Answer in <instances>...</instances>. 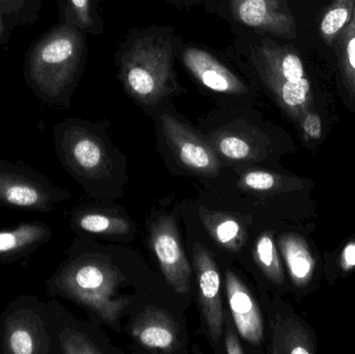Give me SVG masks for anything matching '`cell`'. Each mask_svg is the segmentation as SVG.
<instances>
[{
  "mask_svg": "<svg viewBox=\"0 0 355 354\" xmlns=\"http://www.w3.org/2000/svg\"><path fill=\"white\" fill-rule=\"evenodd\" d=\"M71 227L76 232L98 235H123L130 231V224L124 218L89 208L73 212Z\"/></svg>",
  "mask_w": 355,
  "mask_h": 354,
  "instance_id": "cell-16",
  "label": "cell"
},
{
  "mask_svg": "<svg viewBox=\"0 0 355 354\" xmlns=\"http://www.w3.org/2000/svg\"><path fill=\"white\" fill-rule=\"evenodd\" d=\"M68 24L92 35L103 31V22L98 14L95 0H68Z\"/></svg>",
  "mask_w": 355,
  "mask_h": 354,
  "instance_id": "cell-18",
  "label": "cell"
},
{
  "mask_svg": "<svg viewBox=\"0 0 355 354\" xmlns=\"http://www.w3.org/2000/svg\"><path fill=\"white\" fill-rule=\"evenodd\" d=\"M225 351L229 354H242L244 353L243 348L240 344L239 340L235 334L230 330L225 336Z\"/></svg>",
  "mask_w": 355,
  "mask_h": 354,
  "instance_id": "cell-26",
  "label": "cell"
},
{
  "mask_svg": "<svg viewBox=\"0 0 355 354\" xmlns=\"http://www.w3.org/2000/svg\"><path fill=\"white\" fill-rule=\"evenodd\" d=\"M149 112L156 118L168 147L185 168L206 176L218 174L220 166L214 148L208 139L179 118L171 102Z\"/></svg>",
  "mask_w": 355,
  "mask_h": 354,
  "instance_id": "cell-8",
  "label": "cell"
},
{
  "mask_svg": "<svg viewBox=\"0 0 355 354\" xmlns=\"http://www.w3.org/2000/svg\"><path fill=\"white\" fill-rule=\"evenodd\" d=\"M200 215L205 228L217 245L238 251L245 242V230L233 216L200 208Z\"/></svg>",
  "mask_w": 355,
  "mask_h": 354,
  "instance_id": "cell-15",
  "label": "cell"
},
{
  "mask_svg": "<svg viewBox=\"0 0 355 354\" xmlns=\"http://www.w3.org/2000/svg\"><path fill=\"white\" fill-rule=\"evenodd\" d=\"M225 289L230 310L240 336L250 344H260L264 337L260 309L245 285L232 270L225 272Z\"/></svg>",
  "mask_w": 355,
  "mask_h": 354,
  "instance_id": "cell-11",
  "label": "cell"
},
{
  "mask_svg": "<svg viewBox=\"0 0 355 354\" xmlns=\"http://www.w3.org/2000/svg\"><path fill=\"white\" fill-rule=\"evenodd\" d=\"M340 267L343 272H352L355 268V241L347 243L342 249L341 258H340Z\"/></svg>",
  "mask_w": 355,
  "mask_h": 354,
  "instance_id": "cell-25",
  "label": "cell"
},
{
  "mask_svg": "<svg viewBox=\"0 0 355 354\" xmlns=\"http://www.w3.org/2000/svg\"><path fill=\"white\" fill-rule=\"evenodd\" d=\"M71 197L43 172L22 162L0 159V206L37 213H50Z\"/></svg>",
  "mask_w": 355,
  "mask_h": 354,
  "instance_id": "cell-7",
  "label": "cell"
},
{
  "mask_svg": "<svg viewBox=\"0 0 355 354\" xmlns=\"http://www.w3.org/2000/svg\"><path fill=\"white\" fill-rule=\"evenodd\" d=\"M69 257L45 281L52 297H62L96 314L103 321L116 324L128 299L119 297L120 276L112 265L95 254L80 251L75 243Z\"/></svg>",
  "mask_w": 355,
  "mask_h": 354,
  "instance_id": "cell-2",
  "label": "cell"
},
{
  "mask_svg": "<svg viewBox=\"0 0 355 354\" xmlns=\"http://www.w3.org/2000/svg\"><path fill=\"white\" fill-rule=\"evenodd\" d=\"M348 55H349L350 64L355 68V37L350 41L348 46Z\"/></svg>",
  "mask_w": 355,
  "mask_h": 354,
  "instance_id": "cell-28",
  "label": "cell"
},
{
  "mask_svg": "<svg viewBox=\"0 0 355 354\" xmlns=\"http://www.w3.org/2000/svg\"><path fill=\"white\" fill-rule=\"evenodd\" d=\"M304 131L309 139H318L322 134V125L321 120L317 114H310L304 121Z\"/></svg>",
  "mask_w": 355,
  "mask_h": 354,
  "instance_id": "cell-24",
  "label": "cell"
},
{
  "mask_svg": "<svg viewBox=\"0 0 355 354\" xmlns=\"http://www.w3.org/2000/svg\"><path fill=\"white\" fill-rule=\"evenodd\" d=\"M310 85L306 79L298 81H288L282 89V101L289 107H297L306 102Z\"/></svg>",
  "mask_w": 355,
  "mask_h": 354,
  "instance_id": "cell-21",
  "label": "cell"
},
{
  "mask_svg": "<svg viewBox=\"0 0 355 354\" xmlns=\"http://www.w3.org/2000/svg\"><path fill=\"white\" fill-rule=\"evenodd\" d=\"M348 14L345 8H335L323 19L321 29L324 35H334L343 27L347 21Z\"/></svg>",
  "mask_w": 355,
  "mask_h": 354,
  "instance_id": "cell-23",
  "label": "cell"
},
{
  "mask_svg": "<svg viewBox=\"0 0 355 354\" xmlns=\"http://www.w3.org/2000/svg\"><path fill=\"white\" fill-rule=\"evenodd\" d=\"M53 238V230L42 220H27L0 229V264H12L35 254Z\"/></svg>",
  "mask_w": 355,
  "mask_h": 354,
  "instance_id": "cell-12",
  "label": "cell"
},
{
  "mask_svg": "<svg viewBox=\"0 0 355 354\" xmlns=\"http://www.w3.org/2000/svg\"><path fill=\"white\" fill-rule=\"evenodd\" d=\"M279 249L292 283L298 288H308L316 276L317 264L306 239L297 234H284Z\"/></svg>",
  "mask_w": 355,
  "mask_h": 354,
  "instance_id": "cell-14",
  "label": "cell"
},
{
  "mask_svg": "<svg viewBox=\"0 0 355 354\" xmlns=\"http://www.w3.org/2000/svg\"><path fill=\"white\" fill-rule=\"evenodd\" d=\"M178 58L200 91L218 103L250 105L254 101L256 91L248 75L231 66L213 50L182 39Z\"/></svg>",
  "mask_w": 355,
  "mask_h": 354,
  "instance_id": "cell-4",
  "label": "cell"
},
{
  "mask_svg": "<svg viewBox=\"0 0 355 354\" xmlns=\"http://www.w3.org/2000/svg\"><path fill=\"white\" fill-rule=\"evenodd\" d=\"M85 33L70 24L62 25L35 47L31 57L33 82L50 100L71 93L79 78L87 56Z\"/></svg>",
  "mask_w": 355,
  "mask_h": 354,
  "instance_id": "cell-3",
  "label": "cell"
},
{
  "mask_svg": "<svg viewBox=\"0 0 355 354\" xmlns=\"http://www.w3.org/2000/svg\"><path fill=\"white\" fill-rule=\"evenodd\" d=\"M132 335L139 344L152 351L173 353L179 347L176 322L166 312L156 308H148L137 317Z\"/></svg>",
  "mask_w": 355,
  "mask_h": 354,
  "instance_id": "cell-13",
  "label": "cell"
},
{
  "mask_svg": "<svg viewBox=\"0 0 355 354\" xmlns=\"http://www.w3.org/2000/svg\"><path fill=\"white\" fill-rule=\"evenodd\" d=\"M168 3L174 4L179 8H189L192 6H200L206 3L208 0H164Z\"/></svg>",
  "mask_w": 355,
  "mask_h": 354,
  "instance_id": "cell-27",
  "label": "cell"
},
{
  "mask_svg": "<svg viewBox=\"0 0 355 354\" xmlns=\"http://www.w3.org/2000/svg\"><path fill=\"white\" fill-rule=\"evenodd\" d=\"M151 245L166 282L179 294L190 290L191 268L180 242L176 222L162 216L152 224Z\"/></svg>",
  "mask_w": 355,
  "mask_h": 354,
  "instance_id": "cell-9",
  "label": "cell"
},
{
  "mask_svg": "<svg viewBox=\"0 0 355 354\" xmlns=\"http://www.w3.org/2000/svg\"><path fill=\"white\" fill-rule=\"evenodd\" d=\"M279 184V177L265 170H250L242 175L239 185L252 191H269Z\"/></svg>",
  "mask_w": 355,
  "mask_h": 354,
  "instance_id": "cell-20",
  "label": "cell"
},
{
  "mask_svg": "<svg viewBox=\"0 0 355 354\" xmlns=\"http://www.w3.org/2000/svg\"><path fill=\"white\" fill-rule=\"evenodd\" d=\"M311 347L306 333L296 324H286L275 330V353L310 354L314 353V348Z\"/></svg>",
  "mask_w": 355,
  "mask_h": 354,
  "instance_id": "cell-19",
  "label": "cell"
},
{
  "mask_svg": "<svg viewBox=\"0 0 355 354\" xmlns=\"http://www.w3.org/2000/svg\"><path fill=\"white\" fill-rule=\"evenodd\" d=\"M193 258L202 317L209 335L217 342L223 335V326L220 274L212 256L200 243L193 247Z\"/></svg>",
  "mask_w": 355,
  "mask_h": 354,
  "instance_id": "cell-10",
  "label": "cell"
},
{
  "mask_svg": "<svg viewBox=\"0 0 355 354\" xmlns=\"http://www.w3.org/2000/svg\"><path fill=\"white\" fill-rule=\"evenodd\" d=\"M49 303L35 295H20L0 315V353L52 354Z\"/></svg>",
  "mask_w": 355,
  "mask_h": 354,
  "instance_id": "cell-5",
  "label": "cell"
},
{
  "mask_svg": "<svg viewBox=\"0 0 355 354\" xmlns=\"http://www.w3.org/2000/svg\"><path fill=\"white\" fill-rule=\"evenodd\" d=\"M254 260L259 267L266 274L269 280L277 285H282L285 280L281 260L272 236L268 233L261 235L254 249Z\"/></svg>",
  "mask_w": 355,
  "mask_h": 354,
  "instance_id": "cell-17",
  "label": "cell"
},
{
  "mask_svg": "<svg viewBox=\"0 0 355 354\" xmlns=\"http://www.w3.org/2000/svg\"><path fill=\"white\" fill-rule=\"evenodd\" d=\"M53 141L60 164L83 185L107 174V150L93 125L76 118L64 121L54 127Z\"/></svg>",
  "mask_w": 355,
  "mask_h": 354,
  "instance_id": "cell-6",
  "label": "cell"
},
{
  "mask_svg": "<svg viewBox=\"0 0 355 354\" xmlns=\"http://www.w3.org/2000/svg\"><path fill=\"white\" fill-rule=\"evenodd\" d=\"M279 75L285 79V85L288 81H298L304 76V67L302 60L295 54H287L279 62Z\"/></svg>",
  "mask_w": 355,
  "mask_h": 354,
  "instance_id": "cell-22",
  "label": "cell"
},
{
  "mask_svg": "<svg viewBox=\"0 0 355 354\" xmlns=\"http://www.w3.org/2000/svg\"><path fill=\"white\" fill-rule=\"evenodd\" d=\"M181 42L174 27L151 25L132 29L116 51L119 80L147 112L187 93L175 72Z\"/></svg>",
  "mask_w": 355,
  "mask_h": 354,
  "instance_id": "cell-1",
  "label": "cell"
}]
</instances>
